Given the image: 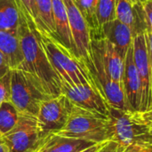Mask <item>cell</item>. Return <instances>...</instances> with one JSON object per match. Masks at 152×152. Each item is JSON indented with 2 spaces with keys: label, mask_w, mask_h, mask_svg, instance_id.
<instances>
[{
  "label": "cell",
  "mask_w": 152,
  "mask_h": 152,
  "mask_svg": "<svg viewBox=\"0 0 152 152\" xmlns=\"http://www.w3.org/2000/svg\"><path fill=\"white\" fill-rule=\"evenodd\" d=\"M18 36L24 58L20 69L28 72L37 79L50 96L56 97L61 94V81L49 61L37 30L20 18Z\"/></svg>",
  "instance_id": "6da1fadb"
},
{
  "label": "cell",
  "mask_w": 152,
  "mask_h": 152,
  "mask_svg": "<svg viewBox=\"0 0 152 152\" xmlns=\"http://www.w3.org/2000/svg\"><path fill=\"white\" fill-rule=\"evenodd\" d=\"M38 36L49 61L61 83L70 86L90 85L94 87L87 67L73 52L46 33L38 32Z\"/></svg>",
  "instance_id": "7a4b0ae2"
},
{
  "label": "cell",
  "mask_w": 152,
  "mask_h": 152,
  "mask_svg": "<svg viewBox=\"0 0 152 152\" xmlns=\"http://www.w3.org/2000/svg\"><path fill=\"white\" fill-rule=\"evenodd\" d=\"M109 121L111 141L126 150H143L152 147V135L140 111L119 110L110 107Z\"/></svg>",
  "instance_id": "3957f363"
},
{
  "label": "cell",
  "mask_w": 152,
  "mask_h": 152,
  "mask_svg": "<svg viewBox=\"0 0 152 152\" xmlns=\"http://www.w3.org/2000/svg\"><path fill=\"white\" fill-rule=\"evenodd\" d=\"M56 134L102 143L111 141L109 118L72 105L69 119Z\"/></svg>",
  "instance_id": "277c9868"
},
{
  "label": "cell",
  "mask_w": 152,
  "mask_h": 152,
  "mask_svg": "<svg viewBox=\"0 0 152 152\" xmlns=\"http://www.w3.org/2000/svg\"><path fill=\"white\" fill-rule=\"evenodd\" d=\"M50 98L31 74L23 69L11 70V102L20 113L37 117L41 103Z\"/></svg>",
  "instance_id": "5b68a950"
},
{
  "label": "cell",
  "mask_w": 152,
  "mask_h": 152,
  "mask_svg": "<svg viewBox=\"0 0 152 152\" xmlns=\"http://www.w3.org/2000/svg\"><path fill=\"white\" fill-rule=\"evenodd\" d=\"M91 48L92 61L86 63V66L89 70L94 87L101 94L110 107L129 110L126 102L122 86L110 77L103 66L100 53L92 42Z\"/></svg>",
  "instance_id": "8992f818"
},
{
  "label": "cell",
  "mask_w": 152,
  "mask_h": 152,
  "mask_svg": "<svg viewBox=\"0 0 152 152\" xmlns=\"http://www.w3.org/2000/svg\"><path fill=\"white\" fill-rule=\"evenodd\" d=\"M9 152H28L35 150L43 140L37 117L20 113L16 126L2 135Z\"/></svg>",
  "instance_id": "52a82bcc"
},
{
  "label": "cell",
  "mask_w": 152,
  "mask_h": 152,
  "mask_svg": "<svg viewBox=\"0 0 152 152\" xmlns=\"http://www.w3.org/2000/svg\"><path fill=\"white\" fill-rule=\"evenodd\" d=\"M72 105L70 101L62 94L41 103L37 119L42 139L50 134H57L64 127Z\"/></svg>",
  "instance_id": "ba28073f"
},
{
  "label": "cell",
  "mask_w": 152,
  "mask_h": 152,
  "mask_svg": "<svg viewBox=\"0 0 152 152\" xmlns=\"http://www.w3.org/2000/svg\"><path fill=\"white\" fill-rule=\"evenodd\" d=\"M67 9L69 26L75 55L85 64L92 61L91 30L76 0H63Z\"/></svg>",
  "instance_id": "9c48e42d"
},
{
  "label": "cell",
  "mask_w": 152,
  "mask_h": 152,
  "mask_svg": "<svg viewBox=\"0 0 152 152\" xmlns=\"http://www.w3.org/2000/svg\"><path fill=\"white\" fill-rule=\"evenodd\" d=\"M133 53L134 64L142 83V102L140 111H145L152 106L151 71L145 33L137 35L134 37Z\"/></svg>",
  "instance_id": "30bf717a"
},
{
  "label": "cell",
  "mask_w": 152,
  "mask_h": 152,
  "mask_svg": "<svg viewBox=\"0 0 152 152\" xmlns=\"http://www.w3.org/2000/svg\"><path fill=\"white\" fill-rule=\"evenodd\" d=\"M61 94L73 105L82 110L106 117L109 116L110 106L101 94L90 85L70 86L66 83H61Z\"/></svg>",
  "instance_id": "8fae6325"
},
{
  "label": "cell",
  "mask_w": 152,
  "mask_h": 152,
  "mask_svg": "<svg viewBox=\"0 0 152 152\" xmlns=\"http://www.w3.org/2000/svg\"><path fill=\"white\" fill-rule=\"evenodd\" d=\"M122 89L129 110L140 111L142 102V83L134 64L133 45L128 49L124 61Z\"/></svg>",
  "instance_id": "7c38bea8"
},
{
  "label": "cell",
  "mask_w": 152,
  "mask_h": 152,
  "mask_svg": "<svg viewBox=\"0 0 152 152\" xmlns=\"http://www.w3.org/2000/svg\"><path fill=\"white\" fill-rule=\"evenodd\" d=\"M91 42L97 48L103 66L110 77L122 86L125 58L119 53L111 42L101 35L91 34Z\"/></svg>",
  "instance_id": "4fadbf2b"
},
{
  "label": "cell",
  "mask_w": 152,
  "mask_h": 152,
  "mask_svg": "<svg viewBox=\"0 0 152 152\" xmlns=\"http://www.w3.org/2000/svg\"><path fill=\"white\" fill-rule=\"evenodd\" d=\"M115 15L117 20L129 27L134 37L147 31L142 2L138 1L133 4L127 0H116Z\"/></svg>",
  "instance_id": "5bb4252c"
},
{
  "label": "cell",
  "mask_w": 152,
  "mask_h": 152,
  "mask_svg": "<svg viewBox=\"0 0 152 152\" xmlns=\"http://www.w3.org/2000/svg\"><path fill=\"white\" fill-rule=\"evenodd\" d=\"M97 35H101L111 42L124 58L133 45L134 37L131 29L117 19L103 24L100 28V33Z\"/></svg>",
  "instance_id": "9a60e30c"
},
{
  "label": "cell",
  "mask_w": 152,
  "mask_h": 152,
  "mask_svg": "<svg viewBox=\"0 0 152 152\" xmlns=\"http://www.w3.org/2000/svg\"><path fill=\"white\" fill-rule=\"evenodd\" d=\"M94 144L89 141L50 134L41 141L35 152H79Z\"/></svg>",
  "instance_id": "2e32d148"
},
{
  "label": "cell",
  "mask_w": 152,
  "mask_h": 152,
  "mask_svg": "<svg viewBox=\"0 0 152 152\" xmlns=\"http://www.w3.org/2000/svg\"><path fill=\"white\" fill-rule=\"evenodd\" d=\"M0 52L11 69H20L23 63V53L18 35L0 30Z\"/></svg>",
  "instance_id": "e0dca14e"
},
{
  "label": "cell",
  "mask_w": 152,
  "mask_h": 152,
  "mask_svg": "<svg viewBox=\"0 0 152 152\" xmlns=\"http://www.w3.org/2000/svg\"><path fill=\"white\" fill-rule=\"evenodd\" d=\"M52 4L56 38L65 47L74 53V45L69 26V20L65 3L63 0H52Z\"/></svg>",
  "instance_id": "ac0fdd59"
},
{
  "label": "cell",
  "mask_w": 152,
  "mask_h": 152,
  "mask_svg": "<svg viewBox=\"0 0 152 152\" xmlns=\"http://www.w3.org/2000/svg\"><path fill=\"white\" fill-rule=\"evenodd\" d=\"M20 15L14 0H0V30L18 35Z\"/></svg>",
  "instance_id": "d6986e66"
},
{
  "label": "cell",
  "mask_w": 152,
  "mask_h": 152,
  "mask_svg": "<svg viewBox=\"0 0 152 152\" xmlns=\"http://www.w3.org/2000/svg\"><path fill=\"white\" fill-rule=\"evenodd\" d=\"M39 22L38 32L46 33L56 38L55 26L53 16L52 0H34ZM57 39V38H56Z\"/></svg>",
  "instance_id": "ffe728a7"
},
{
  "label": "cell",
  "mask_w": 152,
  "mask_h": 152,
  "mask_svg": "<svg viewBox=\"0 0 152 152\" xmlns=\"http://www.w3.org/2000/svg\"><path fill=\"white\" fill-rule=\"evenodd\" d=\"M20 112L11 102H6L0 106V134H5L11 131L19 120Z\"/></svg>",
  "instance_id": "44dd1931"
},
{
  "label": "cell",
  "mask_w": 152,
  "mask_h": 152,
  "mask_svg": "<svg viewBox=\"0 0 152 152\" xmlns=\"http://www.w3.org/2000/svg\"><path fill=\"white\" fill-rule=\"evenodd\" d=\"M77 6L86 19L89 28L91 30V34H99L100 28L97 22L96 18V10L98 0H76Z\"/></svg>",
  "instance_id": "7402d4cb"
},
{
  "label": "cell",
  "mask_w": 152,
  "mask_h": 152,
  "mask_svg": "<svg viewBox=\"0 0 152 152\" xmlns=\"http://www.w3.org/2000/svg\"><path fill=\"white\" fill-rule=\"evenodd\" d=\"M14 1L20 12V18H22L28 24V26L38 30L39 22L37 14L35 1L34 0H14Z\"/></svg>",
  "instance_id": "603a6c76"
},
{
  "label": "cell",
  "mask_w": 152,
  "mask_h": 152,
  "mask_svg": "<svg viewBox=\"0 0 152 152\" xmlns=\"http://www.w3.org/2000/svg\"><path fill=\"white\" fill-rule=\"evenodd\" d=\"M116 0H98L96 18L99 28L107 22L116 19L115 15Z\"/></svg>",
  "instance_id": "cb8c5ba5"
},
{
  "label": "cell",
  "mask_w": 152,
  "mask_h": 152,
  "mask_svg": "<svg viewBox=\"0 0 152 152\" xmlns=\"http://www.w3.org/2000/svg\"><path fill=\"white\" fill-rule=\"evenodd\" d=\"M6 102H11V70L0 77V106Z\"/></svg>",
  "instance_id": "d4e9b609"
},
{
  "label": "cell",
  "mask_w": 152,
  "mask_h": 152,
  "mask_svg": "<svg viewBox=\"0 0 152 152\" xmlns=\"http://www.w3.org/2000/svg\"><path fill=\"white\" fill-rule=\"evenodd\" d=\"M143 11L145 13L146 24H147V32L152 33V0H146L142 2Z\"/></svg>",
  "instance_id": "484cf974"
},
{
  "label": "cell",
  "mask_w": 152,
  "mask_h": 152,
  "mask_svg": "<svg viewBox=\"0 0 152 152\" xmlns=\"http://www.w3.org/2000/svg\"><path fill=\"white\" fill-rule=\"evenodd\" d=\"M126 148L114 141L106 142L98 152H124Z\"/></svg>",
  "instance_id": "4316f807"
},
{
  "label": "cell",
  "mask_w": 152,
  "mask_h": 152,
  "mask_svg": "<svg viewBox=\"0 0 152 152\" xmlns=\"http://www.w3.org/2000/svg\"><path fill=\"white\" fill-rule=\"evenodd\" d=\"M140 112H141L142 118L147 128L149 129L151 134L152 135V106L148 110L140 111Z\"/></svg>",
  "instance_id": "83f0119b"
},
{
  "label": "cell",
  "mask_w": 152,
  "mask_h": 152,
  "mask_svg": "<svg viewBox=\"0 0 152 152\" xmlns=\"http://www.w3.org/2000/svg\"><path fill=\"white\" fill-rule=\"evenodd\" d=\"M10 70H12L7 63L6 59L3 55V53L0 52V77H4L5 74H7Z\"/></svg>",
  "instance_id": "f1b7e54d"
},
{
  "label": "cell",
  "mask_w": 152,
  "mask_h": 152,
  "mask_svg": "<svg viewBox=\"0 0 152 152\" xmlns=\"http://www.w3.org/2000/svg\"><path fill=\"white\" fill-rule=\"evenodd\" d=\"M148 50H149V59H150V65H151V80H152V33L151 32H145Z\"/></svg>",
  "instance_id": "f546056e"
},
{
  "label": "cell",
  "mask_w": 152,
  "mask_h": 152,
  "mask_svg": "<svg viewBox=\"0 0 152 152\" xmlns=\"http://www.w3.org/2000/svg\"><path fill=\"white\" fill-rule=\"evenodd\" d=\"M104 143H105V142H102V143H96V144L92 145V146H90V147H88V148H86V149H85V150H83V151H81L79 152H98V151L103 146Z\"/></svg>",
  "instance_id": "4dcf8cb0"
},
{
  "label": "cell",
  "mask_w": 152,
  "mask_h": 152,
  "mask_svg": "<svg viewBox=\"0 0 152 152\" xmlns=\"http://www.w3.org/2000/svg\"><path fill=\"white\" fill-rule=\"evenodd\" d=\"M0 152H9L6 144L4 143V142L3 141L2 138L0 139Z\"/></svg>",
  "instance_id": "1f68e13d"
},
{
  "label": "cell",
  "mask_w": 152,
  "mask_h": 152,
  "mask_svg": "<svg viewBox=\"0 0 152 152\" xmlns=\"http://www.w3.org/2000/svg\"><path fill=\"white\" fill-rule=\"evenodd\" d=\"M127 1H129V2H131V3H133V4H134V3L138 2V0H127Z\"/></svg>",
  "instance_id": "d6a6232c"
},
{
  "label": "cell",
  "mask_w": 152,
  "mask_h": 152,
  "mask_svg": "<svg viewBox=\"0 0 152 152\" xmlns=\"http://www.w3.org/2000/svg\"><path fill=\"white\" fill-rule=\"evenodd\" d=\"M36 150V149H35ZM35 150H33V151H28V152H35Z\"/></svg>",
  "instance_id": "836d02e7"
},
{
  "label": "cell",
  "mask_w": 152,
  "mask_h": 152,
  "mask_svg": "<svg viewBox=\"0 0 152 152\" xmlns=\"http://www.w3.org/2000/svg\"><path fill=\"white\" fill-rule=\"evenodd\" d=\"M138 1H140V2H143V1H146V0H138Z\"/></svg>",
  "instance_id": "e575fe53"
},
{
  "label": "cell",
  "mask_w": 152,
  "mask_h": 152,
  "mask_svg": "<svg viewBox=\"0 0 152 152\" xmlns=\"http://www.w3.org/2000/svg\"><path fill=\"white\" fill-rule=\"evenodd\" d=\"M1 138H2V134H0V139H1Z\"/></svg>",
  "instance_id": "d590c367"
},
{
  "label": "cell",
  "mask_w": 152,
  "mask_h": 152,
  "mask_svg": "<svg viewBox=\"0 0 152 152\" xmlns=\"http://www.w3.org/2000/svg\"><path fill=\"white\" fill-rule=\"evenodd\" d=\"M151 152H152V147H151Z\"/></svg>",
  "instance_id": "8d00e7d4"
}]
</instances>
